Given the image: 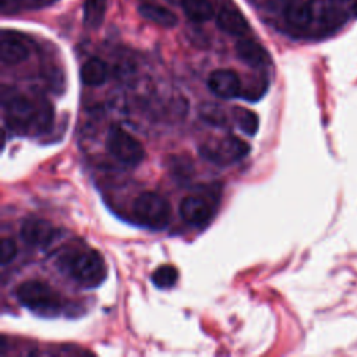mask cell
<instances>
[{"mask_svg": "<svg viewBox=\"0 0 357 357\" xmlns=\"http://www.w3.org/2000/svg\"><path fill=\"white\" fill-rule=\"evenodd\" d=\"M20 236L24 243L32 247H46L56 237V227L39 218H28L21 223Z\"/></svg>", "mask_w": 357, "mask_h": 357, "instance_id": "obj_7", "label": "cell"}, {"mask_svg": "<svg viewBox=\"0 0 357 357\" xmlns=\"http://www.w3.org/2000/svg\"><path fill=\"white\" fill-rule=\"evenodd\" d=\"M208 86L213 95L222 99H231L240 95L241 82L236 71L220 68L211 73Z\"/></svg>", "mask_w": 357, "mask_h": 357, "instance_id": "obj_8", "label": "cell"}, {"mask_svg": "<svg viewBox=\"0 0 357 357\" xmlns=\"http://www.w3.org/2000/svg\"><path fill=\"white\" fill-rule=\"evenodd\" d=\"M29 56L28 46L11 33H3L0 40V59L4 64L13 66L26 60Z\"/></svg>", "mask_w": 357, "mask_h": 357, "instance_id": "obj_12", "label": "cell"}, {"mask_svg": "<svg viewBox=\"0 0 357 357\" xmlns=\"http://www.w3.org/2000/svg\"><path fill=\"white\" fill-rule=\"evenodd\" d=\"M106 149L119 162L135 166L145 158L142 144L120 126H112L106 135Z\"/></svg>", "mask_w": 357, "mask_h": 357, "instance_id": "obj_5", "label": "cell"}, {"mask_svg": "<svg viewBox=\"0 0 357 357\" xmlns=\"http://www.w3.org/2000/svg\"><path fill=\"white\" fill-rule=\"evenodd\" d=\"M15 296L28 310L40 315H54L61 308L60 294L42 280H26L21 283Z\"/></svg>", "mask_w": 357, "mask_h": 357, "instance_id": "obj_2", "label": "cell"}, {"mask_svg": "<svg viewBox=\"0 0 357 357\" xmlns=\"http://www.w3.org/2000/svg\"><path fill=\"white\" fill-rule=\"evenodd\" d=\"M170 204L158 192L145 191L134 201V216L138 223L152 230L165 229L170 220Z\"/></svg>", "mask_w": 357, "mask_h": 357, "instance_id": "obj_3", "label": "cell"}, {"mask_svg": "<svg viewBox=\"0 0 357 357\" xmlns=\"http://www.w3.org/2000/svg\"><path fill=\"white\" fill-rule=\"evenodd\" d=\"M216 25L220 31L233 36L245 35L250 29L248 21L237 8L233 7H225L218 13Z\"/></svg>", "mask_w": 357, "mask_h": 357, "instance_id": "obj_10", "label": "cell"}, {"mask_svg": "<svg viewBox=\"0 0 357 357\" xmlns=\"http://www.w3.org/2000/svg\"><path fill=\"white\" fill-rule=\"evenodd\" d=\"M202 116L211 121V124H222L225 121V114L222 112L220 107L215 106V105H209V110H206L205 107L202 109ZM225 124V123H223Z\"/></svg>", "mask_w": 357, "mask_h": 357, "instance_id": "obj_21", "label": "cell"}, {"mask_svg": "<svg viewBox=\"0 0 357 357\" xmlns=\"http://www.w3.org/2000/svg\"><path fill=\"white\" fill-rule=\"evenodd\" d=\"M138 13L160 25V26H165V28H172L177 24V17L173 11H170L167 7H163V6H159V4H153V3H142L139 7H138Z\"/></svg>", "mask_w": 357, "mask_h": 357, "instance_id": "obj_14", "label": "cell"}, {"mask_svg": "<svg viewBox=\"0 0 357 357\" xmlns=\"http://www.w3.org/2000/svg\"><path fill=\"white\" fill-rule=\"evenodd\" d=\"M180 4L187 18L194 22L209 21L215 14L209 0H181Z\"/></svg>", "mask_w": 357, "mask_h": 357, "instance_id": "obj_16", "label": "cell"}, {"mask_svg": "<svg viewBox=\"0 0 357 357\" xmlns=\"http://www.w3.org/2000/svg\"><path fill=\"white\" fill-rule=\"evenodd\" d=\"M17 255V244L11 238H3L0 244V262L1 265L10 264Z\"/></svg>", "mask_w": 357, "mask_h": 357, "instance_id": "obj_20", "label": "cell"}, {"mask_svg": "<svg viewBox=\"0 0 357 357\" xmlns=\"http://www.w3.org/2000/svg\"><path fill=\"white\" fill-rule=\"evenodd\" d=\"M81 81L89 86H99L107 78V66L103 60L92 57L86 60L79 71Z\"/></svg>", "mask_w": 357, "mask_h": 357, "instance_id": "obj_15", "label": "cell"}, {"mask_svg": "<svg viewBox=\"0 0 357 357\" xmlns=\"http://www.w3.org/2000/svg\"><path fill=\"white\" fill-rule=\"evenodd\" d=\"M248 152V144L231 134L222 138L209 139L199 146V155L205 160L218 166H226L238 162L240 159L247 156Z\"/></svg>", "mask_w": 357, "mask_h": 357, "instance_id": "obj_4", "label": "cell"}, {"mask_svg": "<svg viewBox=\"0 0 357 357\" xmlns=\"http://www.w3.org/2000/svg\"><path fill=\"white\" fill-rule=\"evenodd\" d=\"M64 266L67 273L85 287L99 286L107 275L103 257L92 248L78 250L68 254L64 258Z\"/></svg>", "mask_w": 357, "mask_h": 357, "instance_id": "obj_1", "label": "cell"}, {"mask_svg": "<svg viewBox=\"0 0 357 357\" xmlns=\"http://www.w3.org/2000/svg\"><path fill=\"white\" fill-rule=\"evenodd\" d=\"M178 272L173 265H160L152 273V282L159 289H169L176 284Z\"/></svg>", "mask_w": 357, "mask_h": 357, "instance_id": "obj_18", "label": "cell"}, {"mask_svg": "<svg viewBox=\"0 0 357 357\" xmlns=\"http://www.w3.org/2000/svg\"><path fill=\"white\" fill-rule=\"evenodd\" d=\"M236 110V121L238 128L248 135H254L258 130V116L254 112L243 107H237Z\"/></svg>", "mask_w": 357, "mask_h": 357, "instance_id": "obj_19", "label": "cell"}, {"mask_svg": "<svg viewBox=\"0 0 357 357\" xmlns=\"http://www.w3.org/2000/svg\"><path fill=\"white\" fill-rule=\"evenodd\" d=\"M236 53L241 61L251 67H264L271 61L265 47L252 39H240L236 43Z\"/></svg>", "mask_w": 357, "mask_h": 357, "instance_id": "obj_11", "label": "cell"}, {"mask_svg": "<svg viewBox=\"0 0 357 357\" xmlns=\"http://www.w3.org/2000/svg\"><path fill=\"white\" fill-rule=\"evenodd\" d=\"M4 105L10 126L18 130L26 127L36 114L33 103L24 95H13L10 99H4Z\"/></svg>", "mask_w": 357, "mask_h": 357, "instance_id": "obj_9", "label": "cell"}, {"mask_svg": "<svg viewBox=\"0 0 357 357\" xmlns=\"http://www.w3.org/2000/svg\"><path fill=\"white\" fill-rule=\"evenodd\" d=\"M286 21L294 28H307L314 18V8L304 0H287L283 7Z\"/></svg>", "mask_w": 357, "mask_h": 357, "instance_id": "obj_13", "label": "cell"}, {"mask_svg": "<svg viewBox=\"0 0 357 357\" xmlns=\"http://www.w3.org/2000/svg\"><path fill=\"white\" fill-rule=\"evenodd\" d=\"M106 8L107 0H85L82 7L84 24L92 29L99 28L103 22Z\"/></svg>", "mask_w": 357, "mask_h": 357, "instance_id": "obj_17", "label": "cell"}, {"mask_svg": "<svg viewBox=\"0 0 357 357\" xmlns=\"http://www.w3.org/2000/svg\"><path fill=\"white\" fill-rule=\"evenodd\" d=\"M218 205V198L208 192L190 194L180 202V215L184 222L192 226H202L211 220Z\"/></svg>", "mask_w": 357, "mask_h": 357, "instance_id": "obj_6", "label": "cell"}, {"mask_svg": "<svg viewBox=\"0 0 357 357\" xmlns=\"http://www.w3.org/2000/svg\"><path fill=\"white\" fill-rule=\"evenodd\" d=\"M167 1H170V3H173V1H176V0H167Z\"/></svg>", "mask_w": 357, "mask_h": 357, "instance_id": "obj_22", "label": "cell"}]
</instances>
